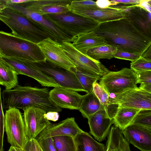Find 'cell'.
<instances>
[{
	"label": "cell",
	"instance_id": "obj_1",
	"mask_svg": "<svg viewBox=\"0 0 151 151\" xmlns=\"http://www.w3.org/2000/svg\"><path fill=\"white\" fill-rule=\"evenodd\" d=\"M94 31L117 50L141 56L151 45V39L126 18L100 24Z\"/></svg>",
	"mask_w": 151,
	"mask_h": 151
},
{
	"label": "cell",
	"instance_id": "obj_2",
	"mask_svg": "<svg viewBox=\"0 0 151 151\" xmlns=\"http://www.w3.org/2000/svg\"><path fill=\"white\" fill-rule=\"evenodd\" d=\"M0 56L33 63L46 61L37 44L1 31Z\"/></svg>",
	"mask_w": 151,
	"mask_h": 151
},
{
	"label": "cell",
	"instance_id": "obj_3",
	"mask_svg": "<svg viewBox=\"0 0 151 151\" xmlns=\"http://www.w3.org/2000/svg\"><path fill=\"white\" fill-rule=\"evenodd\" d=\"M0 20L11 29L12 35L36 44L49 37L24 15L7 6L0 12Z\"/></svg>",
	"mask_w": 151,
	"mask_h": 151
},
{
	"label": "cell",
	"instance_id": "obj_4",
	"mask_svg": "<svg viewBox=\"0 0 151 151\" xmlns=\"http://www.w3.org/2000/svg\"><path fill=\"white\" fill-rule=\"evenodd\" d=\"M45 19L71 38L76 35L94 31L99 24L95 20L71 11L43 16Z\"/></svg>",
	"mask_w": 151,
	"mask_h": 151
},
{
	"label": "cell",
	"instance_id": "obj_5",
	"mask_svg": "<svg viewBox=\"0 0 151 151\" xmlns=\"http://www.w3.org/2000/svg\"><path fill=\"white\" fill-rule=\"evenodd\" d=\"M99 83L109 94H120L137 87L138 79L136 73L131 69L124 68L117 71H109L100 78Z\"/></svg>",
	"mask_w": 151,
	"mask_h": 151
},
{
	"label": "cell",
	"instance_id": "obj_6",
	"mask_svg": "<svg viewBox=\"0 0 151 151\" xmlns=\"http://www.w3.org/2000/svg\"><path fill=\"white\" fill-rule=\"evenodd\" d=\"M66 54L72 60L78 70L100 79L109 70L99 61L83 54L76 49L69 42L61 43Z\"/></svg>",
	"mask_w": 151,
	"mask_h": 151
},
{
	"label": "cell",
	"instance_id": "obj_7",
	"mask_svg": "<svg viewBox=\"0 0 151 151\" xmlns=\"http://www.w3.org/2000/svg\"><path fill=\"white\" fill-rule=\"evenodd\" d=\"M4 115L8 142L12 146L24 149L28 139L21 112L18 109L11 108L6 110Z\"/></svg>",
	"mask_w": 151,
	"mask_h": 151
},
{
	"label": "cell",
	"instance_id": "obj_8",
	"mask_svg": "<svg viewBox=\"0 0 151 151\" xmlns=\"http://www.w3.org/2000/svg\"><path fill=\"white\" fill-rule=\"evenodd\" d=\"M6 6L17 11L26 17L34 25L52 40L60 43L69 42L71 37L66 35L44 18L43 16L27 9L20 4L6 1Z\"/></svg>",
	"mask_w": 151,
	"mask_h": 151
},
{
	"label": "cell",
	"instance_id": "obj_9",
	"mask_svg": "<svg viewBox=\"0 0 151 151\" xmlns=\"http://www.w3.org/2000/svg\"><path fill=\"white\" fill-rule=\"evenodd\" d=\"M35 64L42 73L53 79L60 87L76 91L86 92L76 75L72 71L58 66L47 61Z\"/></svg>",
	"mask_w": 151,
	"mask_h": 151
},
{
	"label": "cell",
	"instance_id": "obj_10",
	"mask_svg": "<svg viewBox=\"0 0 151 151\" xmlns=\"http://www.w3.org/2000/svg\"><path fill=\"white\" fill-rule=\"evenodd\" d=\"M0 61L10 67L17 75H23L32 78L41 85L48 87H60L55 81L42 73L35 63L0 56Z\"/></svg>",
	"mask_w": 151,
	"mask_h": 151
},
{
	"label": "cell",
	"instance_id": "obj_11",
	"mask_svg": "<svg viewBox=\"0 0 151 151\" xmlns=\"http://www.w3.org/2000/svg\"><path fill=\"white\" fill-rule=\"evenodd\" d=\"M46 61L68 70L76 66L64 50L61 43L50 37L37 44Z\"/></svg>",
	"mask_w": 151,
	"mask_h": 151
},
{
	"label": "cell",
	"instance_id": "obj_12",
	"mask_svg": "<svg viewBox=\"0 0 151 151\" xmlns=\"http://www.w3.org/2000/svg\"><path fill=\"white\" fill-rule=\"evenodd\" d=\"M111 7L118 9L124 18L130 21L138 30L151 39V14L137 4H119Z\"/></svg>",
	"mask_w": 151,
	"mask_h": 151
},
{
	"label": "cell",
	"instance_id": "obj_13",
	"mask_svg": "<svg viewBox=\"0 0 151 151\" xmlns=\"http://www.w3.org/2000/svg\"><path fill=\"white\" fill-rule=\"evenodd\" d=\"M25 132L28 140L35 139L51 123L44 116L45 110L30 106L23 110Z\"/></svg>",
	"mask_w": 151,
	"mask_h": 151
},
{
	"label": "cell",
	"instance_id": "obj_14",
	"mask_svg": "<svg viewBox=\"0 0 151 151\" xmlns=\"http://www.w3.org/2000/svg\"><path fill=\"white\" fill-rule=\"evenodd\" d=\"M114 99L119 108L151 109V93L139 87L130 89L115 95Z\"/></svg>",
	"mask_w": 151,
	"mask_h": 151
},
{
	"label": "cell",
	"instance_id": "obj_15",
	"mask_svg": "<svg viewBox=\"0 0 151 151\" xmlns=\"http://www.w3.org/2000/svg\"><path fill=\"white\" fill-rule=\"evenodd\" d=\"M70 0H30L20 4L27 9L42 16L70 11Z\"/></svg>",
	"mask_w": 151,
	"mask_h": 151
},
{
	"label": "cell",
	"instance_id": "obj_16",
	"mask_svg": "<svg viewBox=\"0 0 151 151\" xmlns=\"http://www.w3.org/2000/svg\"><path fill=\"white\" fill-rule=\"evenodd\" d=\"M122 133L128 142L140 151H151V129L131 124L123 130Z\"/></svg>",
	"mask_w": 151,
	"mask_h": 151
},
{
	"label": "cell",
	"instance_id": "obj_17",
	"mask_svg": "<svg viewBox=\"0 0 151 151\" xmlns=\"http://www.w3.org/2000/svg\"><path fill=\"white\" fill-rule=\"evenodd\" d=\"M52 101L60 108L79 110L83 96L77 91L60 87H55L49 92Z\"/></svg>",
	"mask_w": 151,
	"mask_h": 151
},
{
	"label": "cell",
	"instance_id": "obj_18",
	"mask_svg": "<svg viewBox=\"0 0 151 151\" xmlns=\"http://www.w3.org/2000/svg\"><path fill=\"white\" fill-rule=\"evenodd\" d=\"M83 131L76 122L75 118L71 117L58 123L51 124L41 132L35 139L38 141L62 135L69 136L74 138L78 133Z\"/></svg>",
	"mask_w": 151,
	"mask_h": 151
},
{
	"label": "cell",
	"instance_id": "obj_19",
	"mask_svg": "<svg viewBox=\"0 0 151 151\" xmlns=\"http://www.w3.org/2000/svg\"><path fill=\"white\" fill-rule=\"evenodd\" d=\"M88 119L90 133L100 142L104 140L113 124V119L107 115L104 106L101 105L99 110Z\"/></svg>",
	"mask_w": 151,
	"mask_h": 151
},
{
	"label": "cell",
	"instance_id": "obj_20",
	"mask_svg": "<svg viewBox=\"0 0 151 151\" xmlns=\"http://www.w3.org/2000/svg\"><path fill=\"white\" fill-rule=\"evenodd\" d=\"M77 14L92 19L99 23L124 18L122 12L118 9L109 7L104 9L71 11Z\"/></svg>",
	"mask_w": 151,
	"mask_h": 151
},
{
	"label": "cell",
	"instance_id": "obj_21",
	"mask_svg": "<svg viewBox=\"0 0 151 151\" xmlns=\"http://www.w3.org/2000/svg\"><path fill=\"white\" fill-rule=\"evenodd\" d=\"M69 42L76 49L85 55L87 50L91 48L107 44L105 39L97 35L94 31L76 35L72 37Z\"/></svg>",
	"mask_w": 151,
	"mask_h": 151
},
{
	"label": "cell",
	"instance_id": "obj_22",
	"mask_svg": "<svg viewBox=\"0 0 151 151\" xmlns=\"http://www.w3.org/2000/svg\"><path fill=\"white\" fill-rule=\"evenodd\" d=\"M77 151H106V147L88 133L83 131L74 138Z\"/></svg>",
	"mask_w": 151,
	"mask_h": 151
},
{
	"label": "cell",
	"instance_id": "obj_23",
	"mask_svg": "<svg viewBox=\"0 0 151 151\" xmlns=\"http://www.w3.org/2000/svg\"><path fill=\"white\" fill-rule=\"evenodd\" d=\"M100 102L92 91L83 95L79 111L84 118L88 119L100 109Z\"/></svg>",
	"mask_w": 151,
	"mask_h": 151
},
{
	"label": "cell",
	"instance_id": "obj_24",
	"mask_svg": "<svg viewBox=\"0 0 151 151\" xmlns=\"http://www.w3.org/2000/svg\"><path fill=\"white\" fill-rule=\"evenodd\" d=\"M140 110V109L129 108H119L116 114L113 119V124L122 130L131 124Z\"/></svg>",
	"mask_w": 151,
	"mask_h": 151
},
{
	"label": "cell",
	"instance_id": "obj_25",
	"mask_svg": "<svg viewBox=\"0 0 151 151\" xmlns=\"http://www.w3.org/2000/svg\"><path fill=\"white\" fill-rule=\"evenodd\" d=\"M17 75L10 67L0 61V85L5 90L14 88L18 85Z\"/></svg>",
	"mask_w": 151,
	"mask_h": 151
},
{
	"label": "cell",
	"instance_id": "obj_26",
	"mask_svg": "<svg viewBox=\"0 0 151 151\" xmlns=\"http://www.w3.org/2000/svg\"><path fill=\"white\" fill-rule=\"evenodd\" d=\"M117 48L112 45L104 44L91 48L87 50L86 55L97 60L100 59H111L114 58Z\"/></svg>",
	"mask_w": 151,
	"mask_h": 151
},
{
	"label": "cell",
	"instance_id": "obj_27",
	"mask_svg": "<svg viewBox=\"0 0 151 151\" xmlns=\"http://www.w3.org/2000/svg\"><path fill=\"white\" fill-rule=\"evenodd\" d=\"M122 130L114 125L111 126L108 135L106 151H122Z\"/></svg>",
	"mask_w": 151,
	"mask_h": 151
},
{
	"label": "cell",
	"instance_id": "obj_28",
	"mask_svg": "<svg viewBox=\"0 0 151 151\" xmlns=\"http://www.w3.org/2000/svg\"><path fill=\"white\" fill-rule=\"evenodd\" d=\"M52 138L57 151H77L74 138L72 137L62 135Z\"/></svg>",
	"mask_w": 151,
	"mask_h": 151
},
{
	"label": "cell",
	"instance_id": "obj_29",
	"mask_svg": "<svg viewBox=\"0 0 151 151\" xmlns=\"http://www.w3.org/2000/svg\"><path fill=\"white\" fill-rule=\"evenodd\" d=\"M70 70L75 73L87 93L92 91L93 85L98 79L79 70L76 67L71 68Z\"/></svg>",
	"mask_w": 151,
	"mask_h": 151
},
{
	"label": "cell",
	"instance_id": "obj_30",
	"mask_svg": "<svg viewBox=\"0 0 151 151\" xmlns=\"http://www.w3.org/2000/svg\"><path fill=\"white\" fill-rule=\"evenodd\" d=\"M131 124L151 129V109L140 110L130 124Z\"/></svg>",
	"mask_w": 151,
	"mask_h": 151
},
{
	"label": "cell",
	"instance_id": "obj_31",
	"mask_svg": "<svg viewBox=\"0 0 151 151\" xmlns=\"http://www.w3.org/2000/svg\"><path fill=\"white\" fill-rule=\"evenodd\" d=\"M130 68L135 73L151 71V61L140 56L131 63Z\"/></svg>",
	"mask_w": 151,
	"mask_h": 151
},
{
	"label": "cell",
	"instance_id": "obj_32",
	"mask_svg": "<svg viewBox=\"0 0 151 151\" xmlns=\"http://www.w3.org/2000/svg\"><path fill=\"white\" fill-rule=\"evenodd\" d=\"M96 2L92 0H73L70 4V11L84 9H95L99 8Z\"/></svg>",
	"mask_w": 151,
	"mask_h": 151
},
{
	"label": "cell",
	"instance_id": "obj_33",
	"mask_svg": "<svg viewBox=\"0 0 151 151\" xmlns=\"http://www.w3.org/2000/svg\"><path fill=\"white\" fill-rule=\"evenodd\" d=\"M92 91L98 98L101 104L105 106L107 104L109 95L104 88L96 82L93 85Z\"/></svg>",
	"mask_w": 151,
	"mask_h": 151
},
{
	"label": "cell",
	"instance_id": "obj_34",
	"mask_svg": "<svg viewBox=\"0 0 151 151\" xmlns=\"http://www.w3.org/2000/svg\"><path fill=\"white\" fill-rule=\"evenodd\" d=\"M115 95L112 93L109 94L107 104L104 106L107 115L112 119L115 116L119 108V105L116 102L114 99Z\"/></svg>",
	"mask_w": 151,
	"mask_h": 151
},
{
	"label": "cell",
	"instance_id": "obj_35",
	"mask_svg": "<svg viewBox=\"0 0 151 151\" xmlns=\"http://www.w3.org/2000/svg\"><path fill=\"white\" fill-rule=\"evenodd\" d=\"M5 131V115L2 105L0 87V151H4L3 139Z\"/></svg>",
	"mask_w": 151,
	"mask_h": 151
},
{
	"label": "cell",
	"instance_id": "obj_36",
	"mask_svg": "<svg viewBox=\"0 0 151 151\" xmlns=\"http://www.w3.org/2000/svg\"><path fill=\"white\" fill-rule=\"evenodd\" d=\"M37 141L42 151H57L52 137L43 139Z\"/></svg>",
	"mask_w": 151,
	"mask_h": 151
},
{
	"label": "cell",
	"instance_id": "obj_37",
	"mask_svg": "<svg viewBox=\"0 0 151 151\" xmlns=\"http://www.w3.org/2000/svg\"><path fill=\"white\" fill-rule=\"evenodd\" d=\"M140 56L139 54L119 50H117L114 55V58L128 60L132 62L136 60Z\"/></svg>",
	"mask_w": 151,
	"mask_h": 151
},
{
	"label": "cell",
	"instance_id": "obj_38",
	"mask_svg": "<svg viewBox=\"0 0 151 151\" xmlns=\"http://www.w3.org/2000/svg\"><path fill=\"white\" fill-rule=\"evenodd\" d=\"M136 73L138 77V83L140 84H151V71Z\"/></svg>",
	"mask_w": 151,
	"mask_h": 151
},
{
	"label": "cell",
	"instance_id": "obj_39",
	"mask_svg": "<svg viewBox=\"0 0 151 151\" xmlns=\"http://www.w3.org/2000/svg\"><path fill=\"white\" fill-rule=\"evenodd\" d=\"M44 116L48 120L56 122L58 120L59 114L56 111H49L45 114Z\"/></svg>",
	"mask_w": 151,
	"mask_h": 151
},
{
	"label": "cell",
	"instance_id": "obj_40",
	"mask_svg": "<svg viewBox=\"0 0 151 151\" xmlns=\"http://www.w3.org/2000/svg\"><path fill=\"white\" fill-rule=\"evenodd\" d=\"M141 0H113L110 1L115 3V5L121 4H138L139 3Z\"/></svg>",
	"mask_w": 151,
	"mask_h": 151
},
{
	"label": "cell",
	"instance_id": "obj_41",
	"mask_svg": "<svg viewBox=\"0 0 151 151\" xmlns=\"http://www.w3.org/2000/svg\"><path fill=\"white\" fill-rule=\"evenodd\" d=\"M137 5L144 9L148 12H151V0H141L139 3L137 4Z\"/></svg>",
	"mask_w": 151,
	"mask_h": 151
},
{
	"label": "cell",
	"instance_id": "obj_42",
	"mask_svg": "<svg viewBox=\"0 0 151 151\" xmlns=\"http://www.w3.org/2000/svg\"><path fill=\"white\" fill-rule=\"evenodd\" d=\"M96 3L97 6L101 9L106 8L113 5L110 1L108 0H98Z\"/></svg>",
	"mask_w": 151,
	"mask_h": 151
},
{
	"label": "cell",
	"instance_id": "obj_43",
	"mask_svg": "<svg viewBox=\"0 0 151 151\" xmlns=\"http://www.w3.org/2000/svg\"><path fill=\"white\" fill-rule=\"evenodd\" d=\"M151 45L141 55L142 57L151 61Z\"/></svg>",
	"mask_w": 151,
	"mask_h": 151
},
{
	"label": "cell",
	"instance_id": "obj_44",
	"mask_svg": "<svg viewBox=\"0 0 151 151\" xmlns=\"http://www.w3.org/2000/svg\"><path fill=\"white\" fill-rule=\"evenodd\" d=\"M123 142L122 151H131L129 143L123 137L122 138Z\"/></svg>",
	"mask_w": 151,
	"mask_h": 151
},
{
	"label": "cell",
	"instance_id": "obj_45",
	"mask_svg": "<svg viewBox=\"0 0 151 151\" xmlns=\"http://www.w3.org/2000/svg\"><path fill=\"white\" fill-rule=\"evenodd\" d=\"M139 88L148 93H151V84H140Z\"/></svg>",
	"mask_w": 151,
	"mask_h": 151
},
{
	"label": "cell",
	"instance_id": "obj_46",
	"mask_svg": "<svg viewBox=\"0 0 151 151\" xmlns=\"http://www.w3.org/2000/svg\"><path fill=\"white\" fill-rule=\"evenodd\" d=\"M30 0H7L8 2L15 4H19L25 3L29 1Z\"/></svg>",
	"mask_w": 151,
	"mask_h": 151
},
{
	"label": "cell",
	"instance_id": "obj_47",
	"mask_svg": "<svg viewBox=\"0 0 151 151\" xmlns=\"http://www.w3.org/2000/svg\"><path fill=\"white\" fill-rule=\"evenodd\" d=\"M8 151H24V149L11 146Z\"/></svg>",
	"mask_w": 151,
	"mask_h": 151
},
{
	"label": "cell",
	"instance_id": "obj_48",
	"mask_svg": "<svg viewBox=\"0 0 151 151\" xmlns=\"http://www.w3.org/2000/svg\"><path fill=\"white\" fill-rule=\"evenodd\" d=\"M6 4H0V12L6 7Z\"/></svg>",
	"mask_w": 151,
	"mask_h": 151
},
{
	"label": "cell",
	"instance_id": "obj_49",
	"mask_svg": "<svg viewBox=\"0 0 151 151\" xmlns=\"http://www.w3.org/2000/svg\"><path fill=\"white\" fill-rule=\"evenodd\" d=\"M24 151H30L27 142L24 149Z\"/></svg>",
	"mask_w": 151,
	"mask_h": 151
},
{
	"label": "cell",
	"instance_id": "obj_50",
	"mask_svg": "<svg viewBox=\"0 0 151 151\" xmlns=\"http://www.w3.org/2000/svg\"><path fill=\"white\" fill-rule=\"evenodd\" d=\"M37 151H42L37 142Z\"/></svg>",
	"mask_w": 151,
	"mask_h": 151
}]
</instances>
